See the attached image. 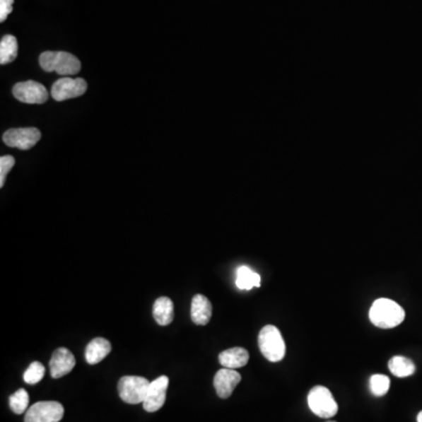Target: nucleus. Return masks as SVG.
<instances>
[{"mask_svg":"<svg viewBox=\"0 0 422 422\" xmlns=\"http://www.w3.org/2000/svg\"><path fill=\"white\" fill-rule=\"evenodd\" d=\"M329 422H336V421H329Z\"/></svg>","mask_w":422,"mask_h":422,"instance_id":"a878e982","label":"nucleus"},{"mask_svg":"<svg viewBox=\"0 0 422 422\" xmlns=\"http://www.w3.org/2000/svg\"><path fill=\"white\" fill-rule=\"evenodd\" d=\"M307 404L313 414L323 419H329L338 413V405L329 388L315 386L310 391Z\"/></svg>","mask_w":422,"mask_h":422,"instance_id":"20e7f679","label":"nucleus"},{"mask_svg":"<svg viewBox=\"0 0 422 422\" xmlns=\"http://www.w3.org/2000/svg\"><path fill=\"white\" fill-rule=\"evenodd\" d=\"M110 351H112V345L108 340L101 336L94 338L87 345L86 352H85L86 361L90 365L99 364L100 361H102L110 353Z\"/></svg>","mask_w":422,"mask_h":422,"instance_id":"2eb2a0df","label":"nucleus"},{"mask_svg":"<svg viewBox=\"0 0 422 422\" xmlns=\"http://www.w3.org/2000/svg\"><path fill=\"white\" fill-rule=\"evenodd\" d=\"M28 402H30V397H28V393L24 388L18 389L16 393L10 397V407L12 412L16 413V414H23V413L26 412Z\"/></svg>","mask_w":422,"mask_h":422,"instance_id":"aec40b11","label":"nucleus"},{"mask_svg":"<svg viewBox=\"0 0 422 422\" xmlns=\"http://www.w3.org/2000/svg\"><path fill=\"white\" fill-rule=\"evenodd\" d=\"M418 422H422V411L418 414Z\"/></svg>","mask_w":422,"mask_h":422,"instance_id":"393cba45","label":"nucleus"},{"mask_svg":"<svg viewBox=\"0 0 422 422\" xmlns=\"http://www.w3.org/2000/svg\"><path fill=\"white\" fill-rule=\"evenodd\" d=\"M370 320L379 329H393L405 320V310L392 299L379 298L370 309Z\"/></svg>","mask_w":422,"mask_h":422,"instance_id":"f257e3e1","label":"nucleus"},{"mask_svg":"<svg viewBox=\"0 0 422 422\" xmlns=\"http://www.w3.org/2000/svg\"><path fill=\"white\" fill-rule=\"evenodd\" d=\"M258 345L265 359L279 363L285 357V343L281 331L274 325L263 327L258 336Z\"/></svg>","mask_w":422,"mask_h":422,"instance_id":"7ed1b4c3","label":"nucleus"},{"mask_svg":"<svg viewBox=\"0 0 422 422\" xmlns=\"http://www.w3.org/2000/svg\"><path fill=\"white\" fill-rule=\"evenodd\" d=\"M16 165V160L13 156L11 155H6V156H1L0 158V187L3 188L5 184V180L11 169L13 168V165Z\"/></svg>","mask_w":422,"mask_h":422,"instance_id":"5701e85b","label":"nucleus"},{"mask_svg":"<svg viewBox=\"0 0 422 422\" xmlns=\"http://www.w3.org/2000/svg\"><path fill=\"white\" fill-rule=\"evenodd\" d=\"M242 380L238 372L231 368H222L217 372L213 377V386L216 389V393L221 399H228L231 397L233 392L236 388L237 385Z\"/></svg>","mask_w":422,"mask_h":422,"instance_id":"f8f14e48","label":"nucleus"},{"mask_svg":"<svg viewBox=\"0 0 422 422\" xmlns=\"http://www.w3.org/2000/svg\"><path fill=\"white\" fill-rule=\"evenodd\" d=\"M13 95L20 102L30 105H42L48 99V92L45 86L37 81H25L13 87Z\"/></svg>","mask_w":422,"mask_h":422,"instance_id":"1a4fd4ad","label":"nucleus"},{"mask_svg":"<svg viewBox=\"0 0 422 422\" xmlns=\"http://www.w3.org/2000/svg\"><path fill=\"white\" fill-rule=\"evenodd\" d=\"M391 386V380L387 375H375L370 379V388L375 397H384Z\"/></svg>","mask_w":422,"mask_h":422,"instance_id":"412c9836","label":"nucleus"},{"mask_svg":"<svg viewBox=\"0 0 422 422\" xmlns=\"http://www.w3.org/2000/svg\"><path fill=\"white\" fill-rule=\"evenodd\" d=\"M153 316L156 323L161 327H167L174 320V304L168 297H160L153 306Z\"/></svg>","mask_w":422,"mask_h":422,"instance_id":"dca6fc26","label":"nucleus"},{"mask_svg":"<svg viewBox=\"0 0 422 422\" xmlns=\"http://www.w3.org/2000/svg\"><path fill=\"white\" fill-rule=\"evenodd\" d=\"M14 0H0V21L6 20L8 14L13 10Z\"/></svg>","mask_w":422,"mask_h":422,"instance_id":"b1692460","label":"nucleus"},{"mask_svg":"<svg viewBox=\"0 0 422 422\" xmlns=\"http://www.w3.org/2000/svg\"><path fill=\"white\" fill-rule=\"evenodd\" d=\"M168 385L169 379L165 375H162V377L155 379L154 381H151L143 402L144 411L154 413L162 409V406L165 405Z\"/></svg>","mask_w":422,"mask_h":422,"instance_id":"9d476101","label":"nucleus"},{"mask_svg":"<svg viewBox=\"0 0 422 422\" xmlns=\"http://www.w3.org/2000/svg\"><path fill=\"white\" fill-rule=\"evenodd\" d=\"M65 409L58 402H39L31 406L25 414V422H59Z\"/></svg>","mask_w":422,"mask_h":422,"instance_id":"423d86ee","label":"nucleus"},{"mask_svg":"<svg viewBox=\"0 0 422 422\" xmlns=\"http://www.w3.org/2000/svg\"><path fill=\"white\" fill-rule=\"evenodd\" d=\"M39 62L45 72L58 73L59 76H72L81 69L79 59L67 52H44Z\"/></svg>","mask_w":422,"mask_h":422,"instance_id":"f03ea898","label":"nucleus"},{"mask_svg":"<svg viewBox=\"0 0 422 422\" xmlns=\"http://www.w3.org/2000/svg\"><path fill=\"white\" fill-rule=\"evenodd\" d=\"M18 55L17 38L13 35H7L1 38L0 42V64L6 65L14 61Z\"/></svg>","mask_w":422,"mask_h":422,"instance_id":"6ab92c4d","label":"nucleus"},{"mask_svg":"<svg viewBox=\"0 0 422 422\" xmlns=\"http://www.w3.org/2000/svg\"><path fill=\"white\" fill-rule=\"evenodd\" d=\"M237 288L240 290H251L252 288L261 286V276L257 272L252 271L247 266H240L237 270Z\"/></svg>","mask_w":422,"mask_h":422,"instance_id":"a211bd4d","label":"nucleus"},{"mask_svg":"<svg viewBox=\"0 0 422 422\" xmlns=\"http://www.w3.org/2000/svg\"><path fill=\"white\" fill-rule=\"evenodd\" d=\"M192 320L196 325H206L213 316V305L206 295H196L192 300Z\"/></svg>","mask_w":422,"mask_h":422,"instance_id":"ddd939ff","label":"nucleus"},{"mask_svg":"<svg viewBox=\"0 0 422 422\" xmlns=\"http://www.w3.org/2000/svg\"><path fill=\"white\" fill-rule=\"evenodd\" d=\"M76 358L73 356L71 351L65 347H60L54 351L52 354L51 361H49V371H51L52 377L59 379V377H65L72 371L76 366Z\"/></svg>","mask_w":422,"mask_h":422,"instance_id":"9b49d317","label":"nucleus"},{"mask_svg":"<svg viewBox=\"0 0 422 422\" xmlns=\"http://www.w3.org/2000/svg\"><path fill=\"white\" fill-rule=\"evenodd\" d=\"M149 385L151 381H148L146 377L127 375L121 377L117 384V391L124 402L129 405H138L143 404Z\"/></svg>","mask_w":422,"mask_h":422,"instance_id":"39448f33","label":"nucleus"},{"mask_svg":"<svg viewBox=\"0 0 422 422\" xmlns=\"http://www.w3.org/2000/svg\"><path fill=\"white\" fill-rule=\"evenodd\" d=\"M249 358V352L243 347H233L220 353L218 361L224 368L236 370L244 368L247 364Z\"/></svg>","mask_w":422,"mask_h":422,"instance_id":"4468645a","label":"nucleus"},{"mask_svg":"<svg viewBox=\"0 0 422 422\" xmlns=\"http://www.w3.org/2000/svg\"><path fill=\"white\" fill-rule=\"evenodd\" d=\"M44 375H45V366L39 361H33L25 371L24 380L26 384L35 385L42 380Z\"/></svg>","mask_w":422,"mask_h":422,"instance_id":"4be33fe9","label":"nucleus"},{"mask_svg":"<svg viewBox=\"0 0 422 422\" xmlns=\"http://www.w3.org/2000/svg\"><path fill=\"white\" fill-rule=\"evenodd\" d=\"M42 139V133L37 128H17L8 129L3 135L4 143L8 147L18 148L21 151H28L38 143Z\"/></svg>","mask_w":422,"mask_h":422,"instance_id":"6e6552de","label":"nucleus"},{"mask_svg":"<svg viewBox=\"0 0 422 422\" xmlns=\"http://www.w3.org/2000/svg\"><path fill=\"white\" fill-rule=\"evenodd\" d=\"M87 83L81 78H71L64 76L61 79L57 80L52 86V98L55 101H65V100L74 99L78 96L86 93Z\"/></svg>","mask_w":422,"mask_h":422,"instance_id":"0eeeda50","label":"nucleus"},{"mask_svg":"<svg viewBox=\"0 0 422 422\" xmlns=\"http://www.w3.org/2000/svg\"><path fill=\"white\" fill-rule=\"evenodd\" d=\"M388 368L392 375L398 377H407L409 375H414L416 372V365L409 358L402 357V356H395L388 361Z\"/></svg>","mask_w":422,"mask_h":422,"instance_id":"f3484780","label":"nucleus"}]
</instances>
